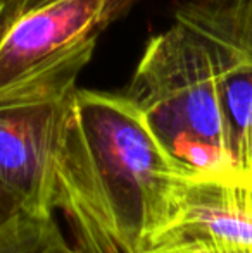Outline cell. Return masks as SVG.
<instances>
[{
  "instance_id": "1",
  "label": "cell",
  "mask_w": 252,
  "mask_h": 253,
  "mask_svg": "<svg viewBox=\"0 0 252 253\" xmlns=\"http://www.w3.org/2000/svg\"><path fill=\"white\" fill-rule=\"evenodd\" d=\"M183 170L126 93L76 88L54 169L52 210L81 253H142Z\"/></svg>"
},
{
  "instance_id": "2",
  "label": "cell",
  "mask_w": 252,
  "mask_h": 253,
  "mask_svg": "<svg viewBox=\"0 0 252 253\" xmlns=\"http://www.w3.org/2000/svg\"><path fill=\"white\" fill-rule=\"evenodd\" d=\"M126 95L185 174L237 177L221 81L197 31L175 19L151 38Z\"/></svg>"
},
{
  "instance_id": "3",
  "label": "cell",
  "mask_w": 252,
  "mask_h": 253,
  "mask_svg": "<svg viewBox=\"0 0 252 253\" xmlns=\"http://www.w3.org/2000/svg\"><path fill=\"white\" fill-rule=\"evenodd\" d=\"M95 48L0 91V183L24 213L52 217L54 169L76 80Z\"/></svg>"
},
{
  "instance_id": "4",
  "label": "cell",
  "mask_w": 252,
  "mask_h": 253,
  "mask_svg": "<svg viewBox=\"0 0 252 253\" xmlns=\"http://www.w3.org/2000/svg\"><path fill=\"white\" fill-rule=\"evenodd\" d=\"M137 0H49L0 23V91L97 47Z\"/></svg>"
},
{
  "instance_id": "5",
  "label": "cell",
  "mask_w": 252,
  "mask_h": 253,
  "mask_svg": "<svg viewBox=\"0 0 252 253\" xmlns=\"http://www.w3.org/2000/svg\"><path fill=\"white\" fill-rule=\"evenodd\" d=\"M175 19L201 35L214 57L232 134L237 179L252 183V35L228 0H195Z\"/></svg>"
},
{
  "instance_id": "6",
  "label": "cell",
  "mask_w": 252,
  "mask_h": 253,
  "mask_svg": "<svg viewBox=\"0 0 252 253\" xmlns=\"http://www.w3.org/2000/svg\"><path fill=\"white\" fill-rule=\"evenodd\" d=\"M168 243L252 252V183L180 176L168 215L147 247Z\"/></svg>"
},
{
  "instance_id": "7",
  "label": "cell",
  "mask_w": 252,
  "mask_h": 253,
  "mask_svg": "<svg viewBox=\"0 0 252 253\" xmlns=\"http://www.w3.org/2000/svg\"><path fill=\"white\" fill-rule=\"evenodd\" d=\"M64 241L54 215L21 213L0 231V253H52Z\"/></svg>"
},
{
  "instance_id": "8",
  "label": "cell",
  "mask_w": 252,
  "mask_h": 253,
  "mask_svg": "<svg viewBox=\"0 0 252 253\" xmlns=\"http://www.w3.org/2000/svg\"><path fill=\"white\" fill-rule=\"evenodd\" d=\"M21 213H24V210L21 207L19 200L14 197L12 191L7 190L0 183V231L9 226L12 220H16Z\"/></svg>"
},
{
  "instance_id": "9",
  "label": "cell",
  "mask_w": 252,
  "mask_h": 253,
  "mask_svg": "<svg viewBox=\"0 0 252 253\" xmlns=\"http://www.w3.org/2000/svg\"><path fill=\"white\" fill-rule=\"evenodd\" d=\"M142 253H252V252H232V250H218V248L199 247V245L185 243H168V245H151Z\"/></svg>"
},
{
  "instance_id": "10",
  "label": "cell",
  "mask_w": 252,
  "mask_h": 253,
  "mask_svg": "<svg viewBox=\"0 0 252 253\" xmlns=\"http://www.w3.org/2000/svg\"><path fill=\"white\" fill-rule=\"evenodd\" d=\"M49 2V0H7L5 10H3V16L0 19V23H5V21H10L14 17H17L19 14L26 12V10L33 9L37 5H42V3Z\"/></svg>"
},
{
  "instance_id": "11",
  "label": "cell",
  "mask_w": 252,
  "mask_h": 253,
  "mask_svg": "<svg viewBox=\"0 0 252 253\" xmlns=\"http://www.w3.org/2000/svg\"><path fill=\"white\" fill-rule=\"evenodd\" d=\"M228 2L237 12V16L240 17V21L244 23V26L252 35V0H228Z\"/></svg>"
},
{
  "instance_id": "12",
  "label": "cell",
  "mask_w": 252,
  "mask_h": 253,
  "mask_svg": "<svg viewBox=\"0 0 252 253\" xmlns=\"http://www.w3.org/2000/svg\"><path fill=\"white\" fill-rule=\"evenodd\" d=\"M52 253H81V252H78L76 248H73L66 240H64L61 245H57V247L52 250Z\"/></svg>"
},
{
  "instance_id": "13",
  "label": "cell",
  "mask_w": 252,
  "mask_h": 253,
  "mask_svg": "<svg viewBox=\"0 0 252 253\" xmlns=\"http://www.w3.org/2000/svg\"><path fill=\"white\" fill-rule=\"evenodd\" d=\"M5 5H7V0H0V19L3 16V10H5Z\"/></svg>"
}]
</instances>
